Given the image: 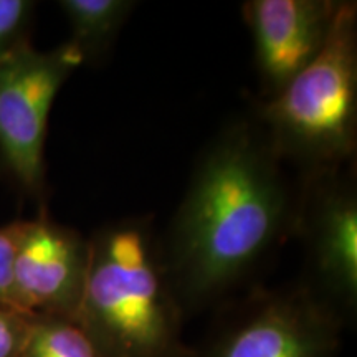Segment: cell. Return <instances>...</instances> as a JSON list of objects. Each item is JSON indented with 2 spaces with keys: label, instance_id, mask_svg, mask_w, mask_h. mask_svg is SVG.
<instances>
[{
  "label": "cell",
  "instance_id": "6da1fadb",
  "mask_svg": "<svg viewBox=\"0 0 357 357\" xmlns=\"http://www.w3.org/2000/svg\"><path fill=\"white\" fill-rule=\"evenodd\" d=\"M296 192L250 116L220 129L192 172L160 255L178 306L234 289L293 235Z\"/></svg>",
  "mask_w": 357,
  "mask_h": 357
},
{
  "label": "cell",
  "instance_id": "7a4b0ae2",
  "mask_svg": "<svg viewBox=\"0 0 357 357\" xmlns=\"http://www.w3.org/2000/svg\"><path fill=\"white\" fill-rule=\"evenodd\" d=\"M75 319L106 357H182L181 306L151 217L109 222L88 238Z\"/></svg>",
  "mask_w": 357,
  "mask_h": 357
},
{
  "label": "cell",
  "instance_id": "3957f363",
  "mask_svg": "<svg viewBox=\"0 0 357 357\" xmlns=\"http://www.w3.org/2000/svg\"><path fill=\"white\" fill-rule=\"evenodd\" d=\"M252 118L283 164L303 176L356 164L357 3L339 2L323 50Z\"/></svg>",
  "mask_w": 357,
  "mask_h": 357
},
{
  "label": "cell",
  "instance_id": "277c9868",
  "mask_svg": "<svg viewBox=\"0 0 357 357\" xmlns=\"http://www.w3.org/2000/svg\"><path fill=\"white\" fill-rule=\"evenodd\" d=\"M82 65L68 42L48 52L26 45L0 61V162L26 194L43 192L48 116Z\"/></svg>",
  "mask_w": 357,
  "mask_h": 357
},
{
  "label": "cell",
  "instance_id": "5b68a950",
  "mask_svg": "<svg viewBox=\"0 0 357 357\" xmlns=\"http://www.w3.org/2000/svg\"><path fill=\"white\" fill-rule=\"evenodd\" d=\"M356 164L301 177L293 234L305 250V287L337 314L357 298Z\"/></svg>",
  "mask_w": 357,
  "mask_h": 357
},
{
  "label": "cell",
  "instance_id": "8992f818",
  "mask_svg": "<svg viewBox=\"0 0 357 357\" xmlns=\"http://www.w3.org/2000/svg\"><path fill=\"white\" fill-rule=\"evenodd\" d=\"M337 314L305 284L257 293L212 339L204 357H336Z\"/></svg>",
  "mask_w": 357,
  "mask_h": 357
},
{
  "label": "cell",
  "instance_id": "52a82bcc",
  "mask_svg": "<svg viewBox=\"0 0 357 357\" xmlns=\"http://www.w3.org/2000/svg\"><path fill=\"white\" fill-rule=\"evenodd\" d=\"M89 261L88 238L42 213L20 220L13 291L25 316L75 318Z\"/></svg>",
  "mask_w": 357,
  "mask_h": 357
},
{
  "label": "cell",
  "instance_id": "ba28073f",
  "mask_svg": "<svg viewBox=\"0 0 357 357\" xmlns=\"http://www.w3.org/2000/svg\"><path fill=\"white\" fill-rule=\"evenodd\" d=\"M339 2L250 0L243 3V20L253 38L263 96L280 93L319 55L331 32Z\"/></svg>",
  "mask_w": 357,
  "mask_h": 357
},
{
  "label": "cell",
  "instance_id": "9c48e42d",
  "mask_svg": "<svg viewBox=\"0 0 357 357\" xmlns=\"http://www.w3.org/2000/svg\"><path fill=\"white\" fill-rule=\"evenodd\" d=\"M70 25L66 40L83 65H98L108 56L136 2L131 0H61Z\"/></svg>",
  "mask_w": 357,
  "mask_h": 357
},
{
  "label": "cell",
  "instance_id": "30bf717a",
  "mask_svg": "<svg viewBox=\"0 0 357 357\" xmlns=\"http://www.w3.org/2000/svg\"><path fill=\"white\" fill-rule=\"evenodd\" d=\"M20 357H106L75 318L32 316Z\"/></svg>",
  "mask_w": 357,
  "mask_h": 357
},
{
  "label": "cell",
  "instance_id": "8fae6325",
  "mask_svg": "<svg viewBox=\"0 0 357 357\" xmlns=\"http://www.w3.org/2000/svg\"><path fill=\"white\" fill-rule=\"evenodd\" d=\"M33 12L35 2L30 0H0V61L30 45Z\"/></svg>",
  "mask_w": 357,
  "mask_h": 357
},
{
  "label": "cell",
  "instance_id": "7c38bea8",
  "mask_svg": "<svg viewBox=\"0 0 357 357\" xmlns=\"http://www.w3.org/2000/svg\"><path fill=\"white\" fill-rule=\"evenodd\" d=\"M19 225L20 220L0 227V303L17 311L19 307L13 291V258H15L17 238H19Z\"/></svg>",
  "mask_w": 357,
  "mask_h": 357
},
{
  "label": "cell",
  "instance_id": "4fadbf2b",
  "mask_svg": "<svg viewBox=\"0 0 357 357\" xmlns=\"http://www.w3.org/2000/svg\"><path fill=\"white\" fill-rule=\"evenodd\" d=\"M30 318L0 303V357H20Z\"/></svg>",
  "mask_w": 357,
  "mask_h": 357
}]
</instances>
